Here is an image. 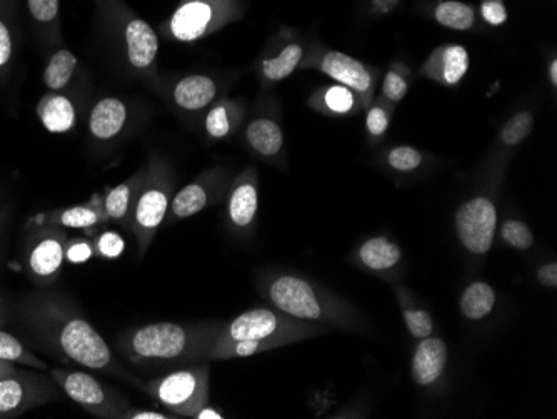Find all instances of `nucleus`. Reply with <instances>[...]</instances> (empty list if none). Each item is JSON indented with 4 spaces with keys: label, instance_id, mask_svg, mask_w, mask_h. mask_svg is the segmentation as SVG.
I'll return each mask as SVG.
<instances>
[{
    "label": "nucleus",
    "instance_id": "c756f323",
    "mask_svg": "<svg viewBox=\"0 0 557 419\" xmlns=\"http://www.w3.org/2000/svg\"><path fill=\"white\" fill-rule=\"evenodd\" d=\"M436 19L441 26L454 31H467L474 24L472 7L457 0H446L436 9Z\"/></svg>",
    "mask_w": 557,
    "mask_h": 419
},
{
    "label": "nucleus",
    "instance_id": "423d86ee",
    "mask_svg": "<svg viewBox=\"0 0 557 419\" xmlns=\"http://www.w3.org/2000/svg\"><path fill=\"white\" fill-rule=\"evenodd\" d=\"M51 376L67 398L96 418L122 419L131 406L124 394L84 369L54 368Z\"/></svg>",
    "mask_w": 557,
    "mask_h": 419
},
{
    "label": "nucleus",
    "instance_id": "4be33fe9",
    "mask_svg": "<svg viewBox=\"0 0 557 419\" xmlns=\"http://www.w3.org/2000/svg\"><path fill=\"white\" fill-rule=\"evenodd\" d=\"M247 142L249 146L264 157L276 156L284 146V132L281 126L272 119H256L247 126Z\"/></svg>",
    "mask_w": 557,
    "mask_h": 419
},
{
    "label": "nucleus",
    "instance_id": "f704fd0d",
    "mask_svg": "<svg viewBox=\"0 0 557 419\" xmlns=\"http://www.w3.org/2000/svg\"><path fill=\"white\" fill-rule=\"evenodd\" d=\"M14 59V39L7 22L0 17V82L6 84Z\"/></svg>",
    "mask_w": 557,
    "mask_h": 419
},
{
    "label": "nucleus",
    "instance_id": "c9c22d12",
    "mask_svg": "<svg viewBox=\"0 0 557 419\" xmlns=\"http://www.w3.org/2000/svg\"><path fill=\"white\" fill-rule=\"evenodd\" d=\"M387 161L397 171L407 172L421 166L422 156L421 152L416 151L414 147L401 146L392 149Z\"/></svg>",
    "mask_w": 557,
    "mask_h": 419
},
{
    "label": "nucleus",
    "instance_id": "3c124183",
    "mask_svg": "<svg viewBox=\"0 0 557 419\" xmlns=\"http://www.w3.org/2000/svg\"><path fill=\"white\" fill-rule=\"evenodd\" d=\"M549 77H551L552 84H554V86H556V84H557V61H556V59H554V61L551 62V67H549Z\"/></svg>",
    "mask_w": 557,
    "mask_h": 419
},
{
    "label": "nucleus",
    "instance_id": "c85d7f7f",
    "mask_svg": "<svg viewBox=\"0 0 557 419\" xmlns=\"http://www.w3.org/2000/svg\"><path fill=\"white\" fill-rule=\"evenodd\" d=\"M27 9L39 31L59 39V0H27Z\"/></svg>",
    "mask_w": 557,
    "mask_h": 419
},
{
    "label": "nucleus",
    "instance_id": "4c0bfd02",
    "mask_svg": "<svg viewBox=\"0 0 557 419\" xmlns=\"http://www.w3.org/2000/svg\"><path fill=\"white\" fill-rule=\"evenodd\" d=\"M324 101L332 112H339V114L351 111L352 106H354V96L349 91V87L346 86L331 87L326 92Z\"/></svg>",
    "mask_w": 557,
    "mask_h": 419
},
{
    "label": "nucleus",
    "instance_id": "aec40b11",
    "mask_svg": "<svg viewBox=\"0 0 557 419\" xmlns=\"http://www.w3.org/2000/svg\"><path fill=\"white\" fill-rule=\"evenodd\" d=\"M259 196L257 186L251 176L242 177L232 189L229 204H227V218L237 229L251 228L256 221Z\"/></svg>",
    "mask_w": 557,
    "mask_h": 419
},
{
    "label": "nucleus",
    "instance_id": "1a4fd4ad",
    "mask_svg": "<svg viewBox=\"0 0 557 419\" xmlns=\"http://www.w3.org/2000/svg\"><path fill=\"white\" fill-rule=\"evenodd\" d=\"M496 207L486 197H476L459 207L456 214L457 236L462 246L474 254H486L496 233Z\"/></svg>",
    "mask_w": 557,
    "mask_h": 419
},
{
    "label": "nucleus",
    "instance_id": "a19ab883",
    "mask_svg": "<svg viewBox=\"0 0 557 419\" xmlns=\"http://www.w3.org/2000/svg\"><path fill=\"white\" fill-rule=\"evenodd\" d=\"M482 17L491 26H501L507 21V11L502 0H486L482 4Z\"/></svg>",
    "mask_w": 557,
    "mask_h": 419
},
{
    "label": "nucleus",
    "instance_id": "79ce46f5",
    "mask_svg": "<svg viewBox=\"0 0 557 419\" xmlns=\"http://www.w3.org/2000/svg\"><path fill=\"white\" fill-rule=\"evenodd\" d=\"M389 127V119H387L386 112L382 111L381 107H372L369 114H367V129L371 132L372 136H382Z\"/></svg>",
    "mask_w": 557,
    "mask_h": 419
},
{
    "label": "nucleus",
    "instance_id": "20e7f679",
    "mask_svg": "<svg viewBox=\"0 0 557 419\" xmlns=\"http://www.w3.org/2000/svg\"><path fill=\"white\" fill-rule=\"evenodd\" d=\"M171 181L161 162L147 166L146 181L137 196L132 213L131 231L137 241V256L144 259L156 238L157 231L166 221L171 206Z\"/></svg>",
    "mask_w": 557,
    "mask_h": 419
},
{
    "label": "nucleus",
    "instance_id": "c03bdc74",
    "mask_svg": "<svg viewBox=\"0 0 557 419\" xmlns=\"http://www.w3.org/2000/svg\"><path fill=\"white\" fill-rule=\"evenodd\" d=\"M537 278L541 281L544 286H549V288H556L557 286V264L549 263L546 266H542L537 273Z\"/></svg>",
    "mask_w": 557,
    "mask_h": 419
},
{
    "label": "nucleus",
    "instance_id": "9b49d317",
    "mask_svg": "<svg viewBox=\"0 0 557 419\" xmlns=\"http://www.w3.org/2000/svg\"><path fill=\"white\" fill-rule=\"evenodd\" d=\"M221 16L211 0H186L167 22V32L179 42H194L216 31Z\"/></svg>",
    "mask_w": 557,
    "mask_h": 419
},
{
    "label": "nucleus",
    "instance_id": "e433bc0d",
    "mask_svg": "<svg viewBox=\"0 0 557 419\" xmlns=\"http://www.w3.org/2000/svg\"><path fill=\"white\" fill-rule=\"evenodd\" d=\"M407 328L414 338H427L432 333V319L426 311L421 309H407L404 311Z\"/></svg>",
    "mask_w": 557,
    "mask_h": 419
},
{
    "label": "nucleus",
    "instance_id": "6e6552de",
    "mask_svg": "<svg viewBox=\"0 0 557 419\" xmlns=\"http://www.w3.org/2000/svg\"><path fill=\"white\" fill-rule=\"evenodd\" d=\"M66 229L37 226L27 236L22 249V263L27 278L37 288L49 289L61 278L66 263Z\"/></svg>",
    "mask_w": 557,
    "mask_h": 419
},
{
    "label": "nucleus",
    "instance_id": "7c9ffc66",
    "mask_svg": "<svg viewBox=\"0 0 557 419\" xmlns=\"http://www.w3.org/2000/svg\"><path fill=\"white\" fill-rule=\"evenodd\" d=\"M206 131L212 139H224L232 131V106L221 102L212 107L206 117Z\"/></svg>",
    "mask_w": 557,
    "mask_h": 419
},
{
    "label": "nucleus",
    "instance_id": "a18cd8bd",
    "mask_svg": "<svg viewBox=\"0 0 557 419\" xmlns=\"http://www.w3.org/2000/svg\"><path fill=\"white\" fill-rule=\"evenodd\" d=\"M372 7L376 9L379 14H389V12L396 9L399 0H371Z\"/></svg>",
    "mask_w": 557,
    "mask_h": 419
},
{
    "label": "nucleus",
    "instance_id": "412c9836",
    "mask_svg": "<svg viewBox=\"0 0 557 419\" xmlns=\"http://www.w3.org/2000/svg\"><path fill=\"white\" fill-rule=\"evenodd\" d=\"M429 67L436 69V74H432V77H436L447 86H456L469 69V54L461 46L442 47L432 57Z\"/></svg>",
    "mask_w": 557,
    "mask_h": 419
},
{
    "label": "nucleus",
    "instance_id": "f8f14e48",
    "mask_svg": "<svg viewBox=\"0 0 557 419\" xmlns=\"http://www.w3.org/2000/svg\"><path fill=\"white\" fill-rule=\"evenodd\" d=\"M124 57L131 71L141 76H151L159 56V37L149 22L141 17H131L122 31Z\"/></svg>",
    "mask_w": 557,
    "mask_h": 419
},
{
    "label": "nucleus",
    "instance_id": "2f4dec72",
    "mask_svg": "<svg viewBox=\"0 0 557 419\" xmlns=\"http://www.w3.org/2000/svg\"><path fill=\"white\" fill-rule=\"evenodd\" d=\"M94 243V251H96V258L102 259H117L121 258L124 253L126 243L121 238V234L111 229H99L96 236L92 239Z\"/></svg>",
    "mask_w": 557,
    "mask_h": 419
},
{
    "label": "nucleus",
    "instance_id": "9d476101",
    "mask_svg": "<svg viewBox=\"0 0 557 419\" xmlns=\"http://www.w3.org/2000/svg\"><path fill=\"white\" fill-rule=\"evenodd\" d=\"M267 298L276 309L291 318L316 321L321 318L322 309L311 284L291 274L274 279L267 286Z\"/></svg>",
    "mask_w": 557,
    "mask_h": 419
},
{
    "label": "nucleus",
    "instance_id": "0eeeda50",
    "mask_svg": "<svg viewBox=\"0 0 557 419\" xmlns=\"http://www.w3.org/2000/svg\"><path fill=\"white\" fill-rule=\"evenodd\" d=\"M59 398L61 388L52 376L41 373V369L16 368L0 379V419L19 418Z\"/></svg>",
    "mask_w": 557,
    "mask_h": 419
},
{
    "label": "nucleus",
    "instance_id": "7ed1b4c3",
    "mask_svg": "<svg viewBox=\"0 0 557 419\" xmlns=\"http://www.w3.org/2000/svg\"><path fill=\"white\" fill-rule=\"evenodd\" d=\"M299 328L272 309H249L222 326L212 344L209 359L244 358L269 351L297 338Z\"/></svg>",
    "mask_w": 557,
    "mask_h": 419
},
{
    "label": "nucleus",
    "instance_id": "bb28decb",
    "mask_svg": "<svg viewBox=\"0 0 557 419\" xmlns=\"http://www.w3.org/2000/svg\"><path fill=\"white\" fill-rule=\"evenodd\" d=\"M0 359L41 371L47 369V364L41 358H37L24 341L4 329H0Z\"/></svg>",
    "mask_w": 557,
    "mask_h": 419
},
{
    "label": "nucleus",
    "instance_id": "72a5a7b5",
    "mask_svg": "<svg viewBox=\"0 0 557 419\" xmlns=\"http://www.w3.org/2000/svg\"><path fill=\"white\" fill-rule=\"evenodd\" d=\"M501 233L502 239L507 244H511L512 248L519 249V251H526L534 243L531 229L527 228L526 224L521 223V221H507L502 226Z\"/></svg>",
    "mask_w": 557,
    "mask_h": 419
},
{
    "label": "nucleus",
    "instance_id": "49530a36",
    "mask_svg": "<svg viewBox=\"0 0 557 419\" xmlns=\"http://www.w3.org/2000/svg\"><path fill=\"white\" fill-rule=\"evenodd\" d=\"M194 418H197V419H222V418H224V416H222V414L219 413V411H216V409L207 408V406H204V408L199 409V411H197V414H196V416H194Z\"/></svg>",
    "mask_w": 557,
    "mask_h": 419
},
{
    "label": "nucleus",
    "instance_id": "a211bd4d",
    "mask_svg": "<svg viewBox=\"0 0 557 419\" xmlns=\"http://www.w3.org/2000/svg\"><path fill=\"white\" fill-rule=\"evenodd\" d=\"M447 348L444 341L437 338H424L417 346L412 358V376L421 386L434 383L446 368Z\"/></svg>",
    "mask_w": 557,
    "mask_h": 419
},
{
    "label": "nucleus",
    "instance_id": "ddd939ff",
    "mask_svg": "<svg viewBox=\"0 0 557 419\" xmlns=\"http://www.w3.org/2000/svg\"><path fill=\"white\" fill-rule=\"evenodd\" d=\"M39 226H52L61 229H82L92 234L99 231L104 224L109 223L106 211L102 206V196L96 194L91 201L81 206L64 207L52 213L39 214L36 218Z\"/></svg>",
    "mask_w": 557,
    "mask_h": 419
},
{
    "label": "nucleus",
    "instance_id": "5701e85b",
    "mask_svg": "<svg viewBox=\"0 0 557 419\" xmlns=\"http://www.w3.org/2000/svg\"><path fill=\"white\" fill-rule=\"evenodd\" d=\"M77 67H79V59L76 54L67 49H59L52 54L44 69L42 74L44 86L51 92L66 91L76 76Z\"/></svg>",
    "mask_w": 557,
    "mask_h": 419
},
{
    "label": "nucleus",
    "instance_id": "37998d69",
    "mask_svg": "<svg viewBox=\"0 0 557 419\" xmlns=\"http://www.w3.org/2000/svg\"><path fill=\"white\" fill-rule=\"evenodd\" d=\"M176 416L162 413V411H152V409H139L129 406L126 413L122 414V419H169Z\"/></svg>",
    "mask_w": 557,
    "mask_h": 419
},
{
    "label": "nucleus",
    "instance_id": "f257e3e1",
    "mask_svg": "<svg viewBox=\"0 0 557 419\" xmlns=\"http://www.w3.org/2000/svg\"><path fill=\"white\" fill-rule=\"evenodd\" d=\"M17 321L32 343L62 363L109 374L142 388L86 314L64 294L41 289L16 303Z\"/></svg>",
    "mask_w": 557,
    "mask_h": 419
},
{
    "label": "nucleus",
    "instance_id": "b1692460",
    "mask_svg": "<svg viewBox=\"0 0 557 419\" xmlns=\"http://www.w3.org/2000/svg\"><path fill=\"white\" fill-rule=\"evenodd\" d=\"M209 201H211L209 189L202 182L187 184L186 187H182L181 191L177 192L174 199H171L167 218H169V221L192 218L197 213H201L202 209L209 204Z\"/></svg>",
    "mask_w": 557,
    "mask_h": 419
},
{
    "label": "nucleus",
    "instance_id": "39448f33",
    "mask_svg": "<svg viewBox=\"0 0 557 419\" xmlns=\"http://www.w3.org/2000/svg\"><path fill=\"white\" fill-rule=\"evenodd\" d=\"M142 389L177 418H194L209 403V368L196 366L172 371L142 383Z\"/></svg>",
    "mask_w": 557,
    "mask_h": 419
},
{
    "label": "nucleus",
    "instance_id": "ea45409f",
    "mask_svg": "<svg viewBox=\"0 0 557 419\" xmlns=\"http://www.w3.org/2000/svg\"><path fill=\"white\" fill-rule=\"evenodd\" d=\"M384 96L392 102H399L406 97L407 82L402 79L396 72H387L386 79H384Z\"/></svg>",
    "mask_w": 557,
    "mask_h": 419
},
{
    "label": "nucleus",
    "instance_id": "f3484780",
    "mask_svg": "<svg viewBox=\"0 0 557 419\" xmlns=\"http://www.w3.org/2000/svg\"><path fill=\"white\" fill-rule=\"evenodd\" d=\"M322 72L341 82L342 86L357 92H367L372 86V77L361 62L342 52H327L321 62Z\"/></svg>",
    "mask_w": 557,
    "mask_h": 419
},
{
    "label": "nucleus",
    "instance_id": "dca6fc26",
    "mask_svg": "<svg viewBox=\"0 0 557 419\" xmlns=\"http://www.w3.org/2000/svg\"><path fill=\"white\" fill-rule=\"evenodd\" d=\"M36 112L42 126L52 134H66L76 127V104L62 92H49L42 97Z\"/></svg>",
    "mask_w": 557,
    "mask_h": 419
},
{
    "label": "nucleus",
    "instance_id": "4468645a",
    "mask_svg": "<svg viewBox=\"0 0 557 419\" xmlns=\"http://www.w3.org/2000/svg\"><path fill=\"white\" fill-rule=\"evenodd\" d=\"M129 122V107L119 97H102L89 114V136L99 144H107L121 136Z\"/></svg>",
    "mask_w": 557,
    "mask_h": 419
},
{
    "label": "nucleus",
    "instance_id": "6ab92c4d",
    "mask_svg": "<svg viewBox=\"0 0 557 419\" xmlns=\"http://www.w3.org/2000/svg\"><path fill=\"white\" fill-rule=\"evenodd\" d=\"M217 96V84L212 77L194 74L177 82L172 99L177 107L184 111H202L211 104Z\"/></svg>",
    "mask_w": 557,
    "mask_h": 419
},
{
    "label": "nucleus",
    "instance_id": "393cba45",
    "mask_svg": "<svg viewBox=\"0 0 557 419\" xmlns=\"http://www.w3.org/2000/svg\"><path fill=\"white\" fill-rule=\"evenodd\" d=\"M362 263L367 268L376 269V271H384V269L394 268L401 261V249L396 244L391 243L386 238L369 239L361 248Z\"/></svg>",
    "mask_w": 557,
    "mask_h": 419
},
{
    "label": "nucleus",
    "instance_id": "58836bf2",
    "mask_svg": "<svg viewBox=\"0 0 557 419\" xmlns=\"http://www.w3.org/2000/svg\"><path fill=\"white\" fill-rule=\"evenodd\" d=\"M96 258L94 243L87 239H69L66 246V261L72 264L87 263L89 259Z\"/></svg>",
    "mask_w": 557,
    "mask_h": 419
},
{
    "label": "nucleus",
    "instance_id": "cd10ccee",
    "mask_svg": "<svg viewBox=\"0 0 557 419\" xmlns=\"http://www.w3.org/2000/svg\"><path fill=\"white\" fill-rule=\"evenodd\" d=\"M302 56H304V51L301 46L289 44L279 56L262 62V76L266 77L269 82L282 81L296 71Z\"/></svg>",
    "mask_w": 557,
    "mask_h": 419
},
{
    "label": "nucleus",
    "instance_id": "2eb2a0df",
    "mask_svg": "<svg viewBox=\"0 0 557 419\" xmlns=\"http://www.w3.org/2000/svg\"><path fill=\"white\" fill-rule=\"evenodd\" d=\"M146 176L147 167L137 171L127 181L112 187L102 196V206L111 223L119 224L124 229H131L132 213Z\"/></svg>",
    "mask_w": 557,
    "mask_h": 419
},
{
    "label": "nucleus",
    "instance_id": "09e8293b",
    "mask_svg": "<svg viewBox=\"0 0 557 419\" xmlns=\"http://www.w3.org/2000/svg\"><path fill=\"white\" fill-rule=\"evenodd\" d=\"M6 323H7L6 298H4V294L0 293V329L4 328V324Z\"/></svg>",
    "mask_w": 557,
    "mask_h": 419
},
{
    "label": "nucleus",
    "instance_id": "de8ad7c7",
    "mask_svg": "<svg viewBox=\"0 0 557 419\" xmlns=\"http://www.w3.org/2000/svg\"><path fill=\"white\" fill-rule=\"evenodd\" d=\"M17 368V364L9 363V361H4V359H0V379L7 376V374L12 373L14 369Z\"/></svg>",
    "mask_w": 557,
    "mask_h": 419
},
{
    "label": "nucleus",
    "instance_id": "473e14b6",
    "mask_svg": "<svg viewBox=\"0 0 557 419\" xmlns=\"http://www.w3.org/2000/svg\"><path fill=\"white\" fill-rule=\"evenodd\" d=\"M532 126H534V119L531 112H519L502 129V142L507 146L521 144L531 134Z\"/></svg>",
    "mask_w": 557,
    "mask_h": 419
},
{
    "label": "nucleus",
    "instance_id": "a878e982",
    "mask_svg": "<svg viewBox=\"0 0 557 419\" xmlns=\"http://www.w3.org/2000/svg\"><path fill=\"white\" fill-rule=\"evenodd\" d=\"M494 303H496L494 289L486 283H474L462 294L461 311L467 319L477 321L491 313Z\"/></svg>",
    "mask_w": 557,
    "mask_h": 419
},
{
    "label": "nucleus",
    "instance_id": "f03ea898",
    "mask_svg": "<svg viewBox=\"0 0 557 419\" xmlns=\"http://www.w3.org/2000/svg\"><path fill=\"white\" fill-rule=\"evenodd\" d=\"M221 328L162 321L127 328L116 336L114 343L122 358L136 366L182 364L192 359H209Z\"/></svg>",
    "mask_w": 557,
    "mask_h": 419
},
{
    "label": "nucleus",
    "instance_id": "8fccbe9b",
    "mask_svg": "<svg viewBox=\"0 0 557 419\" xmlns=\"http://www.w3.org/2000/svg\"><path fill=\"white\" fill-rule=\"evenodd\" d=\"M9 213H11V207L9 206L2 207V209H0V234L4 233V228H6Z\"/></svg>",
    "mask_w": 557,
    "mask_h": 419
}]
</instances>
